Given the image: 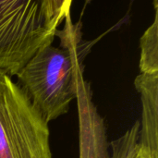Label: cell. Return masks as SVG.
Returning a JSON list of instances; mask_svg holds the SVG:
<instances>
[{
  "mask_svg": "<svg viewBox=\"0 0 158 158\" xmlns=\"http://www.w3.org/2000/svg\"><path fill=\"white\" fill-rule=\"evenodd\" d=\"M158 2L156 0L155 19L140 40V70L143 74L158 73Z\"/></svg>",
  "mask_w": 158,
  "mask_h": 158,
  "instance_id": "8992f818",
  "label": "cell"
},
{
  "mask_svg": "<svg viewBox=\"0 0 158 158\" xmlns=\"http://www.w3.org/2000/svg\"><path fill=\"white\" fill-rule=\"evenodd\" d=\"M65 19L59 47L53 44L41 48L17 74L18 83L49 123L66 114L77 97L78 80L82 74L81 58L85 56L86 44H81L77 26Z\"/></svg>",
  "mask_w": 158,
  "mask_h": 158,
  "instance_id": "6da1fadb",
  "label": "cell"
},
{
  "mask_svg": "<svg viewBox=\"0 0 158 158\" xmlns=\"http://www.w3.org/2000/svg\"><path fill=\"white\" fill-rule=\"evenodd\" d=\"M80 118V158H110L103 118L92 100L90 84L82 74L78 80Z\"/></svg>",
  "mask_w": 158,
  "mask_h": 158,
  "instance_id": "277c9868",
  "label": "cell"
},
{
  "mask_svg": "<svg viewBox=\"0 0 158 158\" xmlns=\"http://www.w3.org/2000/svg\"><path fill=\"white\" fill-rule=\"evenodd\" d=\"M140 135V121H136L122 136L112 141L110 158H133L137 150Z\"/></svg>",
  "mask_w": 158,
  "mask_h": 158,
  "instance_id": "52a82bcc",
  "label": "cell"
},
{
  "mask_svg": "<svg viewBox=\"0 0 158 158\" xmlns=\"http://www.w3.org/2000/svg\"><path fill=\"white\" fill-rule=\"evenodd\" d=\"M0 158H53L48 122L19 83L2 71Z\"/></svg>",
  "mask_w": 158,
  "mask_h": 158,
  "instance_id": "3957f363",
  "label": "cell"
},
{
  "mask_svg": "<svg viewBox=\"0 0 158 158\" xmlns=\"http://www.w3.org/2000/svg\"><path fill=\"white\" fill-rule=\"evenodd\" d=\"M139 145V144H138ZM133 158H153L151 153L144 147H142V146H138V150L134 156Z\"/></svg>",
  "mask_w": 158,
  "mask_h": 158,
  "instance_id": "ba28073f",
  "label": "cell"
},
{
  "mask_svg": "<svg viewBox=\"0 0 158 158\" xmlns=\"http://www.w3.org/2000/svg\"><path fill=\"white\" fill-rule=\"evenodd\" d=\"M134 85L142 103V124L138 144L146 148L153 158H158V73H141Z\"/></svg>",
  "mask_w": 158,
  "mask_h": 158,
  "instance_id": "5b68a950",
  "label": "cell"
},
{
  "mask_svg": "<svg viewBox=\"0 0 158 158\" xmlns=\"http://www.w3.org/2000/svg\"><path fill=\"white\" fill-rule=\"evenodd\" d=\"M71 1L0 0V71L17 74L45 45L52 44L70 12Z\"/></svg>",
  "mask_w": 158,
  "mask_h": 158,
  "instance_id": "7a4b0ae2",
  "label": "cell"
}]
</instances>
